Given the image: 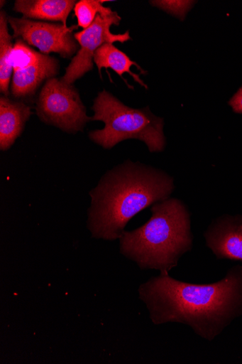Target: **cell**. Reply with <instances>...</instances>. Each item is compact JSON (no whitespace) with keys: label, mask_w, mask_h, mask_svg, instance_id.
<instances>
[{"label":"cell","mask_w":242,"mask_h":364,"mask_svg":"<svg viewBox=\"0 0 242 364\" xmlns=\"http://www.w3.org/2000/svg\"><path fill=\"white\" fill-rule=\"evenodd\" d=\"M138 293L155 325L182 323L213 341L242 316V267L235 266L221 280L205 284L160 274L142 284Z\"/></svg>","instance_id":"cell-1"},{"label":"cell","mask_w":242,"mask_h":364,"mask_svg":"<svg viewBox=\"0 0 242 364\" xmlns=\"http://www.w3.org/2000/svg\"><path fill=\"white\" fill-rule=\"evenodd\" d=\"M175 186L165 172L126 161L104 175L90 191L87 226L94 239L119 240L138 213L170 198Z\"/></svg>","instance_id":"cell-2"},{"label":"cell","mask_w":242,"mask_h":364,"mask_svg":"<svg viewBox=\"0 0 242 364\" xmlns=\"http://www.w3.org/2000/svg\"><path fill=\"white\" fill-rule=\"evenodd\" d=\"M150 210L152 217L145 224L124 231L119 239L120 253L141 270L169 274L192 248L191 214L176 198L158 203Z\"/></svg>","instance_id":"cell-3"},{"label":"cell","mask_w":242,"mask_h":364,"mask_svg":"<svg viewBox=\"0 0 242 364\" xmlns=\"http://www.w3.org/2000/svg\"><path fill=\"white\" fill-rule=\"evenodd\" d=\"M92 109L94 114L91 120L103 122L105 127L91 131L89 136L102 148L111 149L125 140L138 139L144 142L151 153L165 149L163 119L156 117L148 107L132 109L103 90L94 99Z\"/></svg>","instance_id":"cell-4"},{"label":"cell","mask_w":242,"mask_h":364,"mask_svg":"<svg viewBox=\"0 0 242 364\" xmlns=\"http://www.w3.org/2000/svg\"><path fill=\"white\" fill-rule=\"evenodd\" d=\"M35 109L42 122L67 134L82 132L86 124L92 121L75 86L55 77L45 82L38 97Z\"/></svg>","instance_id":"cell-5"},{"label":"cell","mask_w":242,"mask_h":364,"mask_svg":"<svg viewBox=\"0 0 242 364\" xmlns=\"http://www.w3.org/2000/svg\"><path fill=\"white\" fill-rule=\"evenodd\" d=\"M121 18L116 12L102 16L97 15L93 23L86 29L75 33V38L80 49L65 70L60 80L67 85H73L77 80L90 72L94 66V55L102 46L116 42L124 43L131 40L129 31L114 35L111 31L112 25L119 26Z\"/></svg>","instance_id":"cell-6"},{"label":"cell","mask_w":242,"mask_h":364,"mask_svg":"<svg viewBox=\"0 0 242 364\" xmlns=\"http://www.w3.org/2000/svg\"><path fill=\"white\" fill-rule=\"evenodd\" d=\"M13 31V38L21 39L26 44L38 48L42 53H56L65 58H71L79 45L73 31L78 26L65 27L62 23H49L32 21L26 18L9 17Z\"/></svg>","instance_id":"cell-7"},{"label":"cell","mask_w":242,"mask_h":364,"mask_svg":"<svg viewBox=\"0 0 242 364\" xmlns=\"http://www.w3.org/2000/svg\"><path fill=\"white\" fill-rule=\"evenodd\" d=\"M207 247L218 259L242 262V215H224L207 228Z\"/></svg>","instance_id":"cell-8"},{"label":"cell","mask_w":242,"mask_h":364,"mask_svg":"<svg viewBox=\"0 0 242 364\" xmlns=\"http://www.w3.org/2000/svg\"><path fill=\"white\" fill-rule=\"evenodd\" d=\"M58 60L49 55L27 68L13 71L11 94L16 98H26L34 95L45 80L54 78L59 73Z\"/></svg>","instance_id":"cell-9"},{"label":"cell","mask_w":242,"mask_h":364,"mask_svg":"<svg viewBox=\"0 0 242 364\" xmlns=\"http://www.w3.org/2000/svg\"><path fill=\"white\" fill-rule=\"evenodd\" d=\"M31 109L22 102L13 100L8 96L0 97V149H10L21 136Z\"/></svg>","instance_id":"cell-10"},{"label":"cell","mask_w":242,"mask_h":364,"mask_svg":"<svg viewBox=\"0 0 242 364\" xmlns=\"http://www.w3.org/2000/svg\"><path fill=\"white\" fill-rule=\"evenodd\" d=\"M76 4L75 0H17L13 9L28 19L60 21L67 27V17Z\"/></svg>","instance_id":"cell-11"},{"label":"cell","mask_w":242,"mask_h":364,"mask_svg":"<svg viewBox=\"0 0 242 364\" xmlns=\"http://www.w3.org/2000/svg\"><path fill=\"white\" fill-rule=\"evenodd\" d=\"M94 63L97 65L100 75L103 68L113 70L121 77H123V74L127 73L132 76L136 82L146 89L148 88L139 75L131 73V68L135 65L143 74H145V72L139 65L131 60L126 53L119 50L113 44L108 43L100 47L94 53Z\"/></svg>","instance_id":"cell-12"},{"label":"cell","mask_w":242,"mask_h":364,"mask_svg":"<svg viewBox=\"0 0 242 364\" xmlns=\"http://www.w3.org/2000/svg\"><path fill=\"white\" fill-rule=\"evenodd\" d=\"M9 17L6 12L0 13V90L5 96H9L10 83L13 70L10 63L13 49V37L9 34Z\"/></svg>","instance_id":"cell-13"},{"label":"cell","mask_w":242,"mask_h":364,"mask_svg":"<svg viewBox=\"0 0 242 364\" xmlns=\"http://www.w3.org/2000/svg\"><path fill=\"white\" fill-rule=\"evenodd\" d=\"M106 1L99 0H81L75 7V14L78 21V26L87 28L94 21L97 14L106 16L114 13L110 8L103 6Z\"/></svg>","instance_id":"cell-14"},{"label":"cell","mask_w":242,"mask_h":364,"mask_svg":"<svg viewBox=\"0 0 242 364\" xmlns=\"http://www.w3.org/2000/svg\"><path fill=\"white\" fill-rule=\"evenodd\" d=\"M43 53H39L28 46L24 41L18 39L14 44L11 55L10 63L13 71L27 68V66L38 62Z\"/></svg>","instance_id":"cell-15"},{"label":"cell","mask_w":242,"mask_h":364,"mask_svg":"<svg viewBox=\"0 0 242 364\" xmlns=\"http://www.w3.org/2000/svg\"><path fill=\"white\" fill-rule=\"evenodd\" d=\"M194 1H151L150 4L161 10L166 11L183 20L186 14L191 9Z\"/></svg>","instance_id":"cell-16"},{"label":"cell","mask_w":242,"mask_h":364,"mask_svg":"<svg viewBox=\"0 0 242 364\" xmlns=\"http://www.w3.org/2000/svg\"><path fill=\"white\" fill-rule=\"evenodd\" d=\"M229 105L235 113L242 114V87L231 99Z\"/></svg>","instance_id":"cell-17"}]
</instances>
